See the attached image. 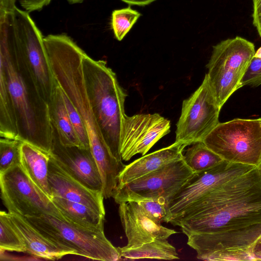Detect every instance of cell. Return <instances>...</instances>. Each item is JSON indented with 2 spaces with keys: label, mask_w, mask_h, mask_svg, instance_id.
Wrapping results in <instances>:
<instances>
[{
  "label": "cell",
  "mask_w": 261,
  "mask_h": 261,
  "mask_svg": "<svg viewBox=\"0 0 261 261\" xmlns=\"http://www.w3.org/2000/svg\"><path fill=\"white\" fill-rule=\"evenodd\" d=\"M48 176L51 197L57 196L80 203L105 215L102 192L88 188L75 179L50 154Z\"/></svg>",
  "instance_id": "5bb4252c"
},
{
  "label": "cell",
  "mask_w": 261,
  "mask_h": 261,
  "mask_svg": "<svg viewBox=\"0 0 261 261\" xmlns=\"http://www.w3.org/2000/svg\"><path fill=\"white\" fill-rule=\"evenodd\" d=\"M53 127V142L50 155L69 174L92 190L101 191L100 174L91 149L65 146Z\"/></svg>",
  "instance_id": "7c38bea8"
},
{
  "label": "cell",
  "mask_w": 261,
  "mask_h": 261,
  "mask_svg": "<svg viewBox=\"0 0 261 261\" xmlns=\"http://www.w3.org/2000/svg\"><path fill=\"white\" fill-rule=\"evenodd\" d=\"M22 141L2 138L0 139V173L20 164V150Z\"/></svg>",
  "instance_id": "d4e9b609"
},
{
  "label": "cell",
  "mask_w": 261,
  "mask_h": 261,
  "mask_svg": "<svg viewBox=\"0 0 261 261\" xmlns=\"http://www.w3.org/2000/svg\"><path fill=\"white\" fill-rule=\"evenodd\" d=\"M48 106L52 126L56 129L61 143L65 146L81 147L68 116L62 90L58 83Z\"/></svg>",
  "instance_id": "d6986e66"
},
{
  "label": "cell",
  "mask_w": 261,
  "mask_h": 261,
  "mask_svg": "<svg viewBox=\"0 0 261 261\" xmlns=\"http://www.w3.org/2000/svg\"><path fill=\"white\" fill-rule=\"evenodd\" d=\"M255 166L224 160L208 170L194 172L169 199L167 204V223L179 216L191 204L215 187Z\"/></svg>",
  "instance_id": "30bf717a"
},
{
  "label": "cell",
  "mask_w": 261,
  "mask_h": 261,
  "mask_svg": "<svg viewBox=\"0 0 261 261\" xmlns=\"http://www.w3.org/2000/svg\"><path fill=\"white\" fill-rule=\"evenodd\" d=\"M120 259L152 258L172 260L179 259L175 248L167 239H156L153 241L134 248L117 247Z\"/></svg>",
  "instance_id": "44dd1931"
},
{
  "label": "cell",
  "mask_w": 261,
  "mask_h": 261,
  "mask_svg": "<svg viewBox=\"0 0 261 261\" xmlns=\"http://www.w3.org/2000/svg\"><path fill=\"white\" fill-rule=\"evenodd\" d=\"M254 253L257 260H261V244H258L256 246Z\"/></svg>",
  "instance_id": "d6a6232c"
},
{
  "label": "cell",
  "mask_w": 261,
  "mask_h": 261,
  "mask_svg": "<svg viewBox=\"0 0 261 261\" xmlns=\"http://www.w3.org/2000/svg\"><path fill=\"white\" fill-rule=\"evenodd\" d=\"M82 69L87 95L103 138L112 154L122 161L120 139L127 94L107 62L86 53Z\"/></svg>",
  "instance_id": "3957f363"
},
{
  "label": "cell",
  "mask_w": 261,
  "mask_h": 261,
  "mask_svg": "<svg viewBox=\"0 0 261 261\" xmlns=\"http://www.w3.org/2000/svg\"><path fill=\"white\" fill-rule=\"evenodd\" d=\"M186 164L194 172L208 170L224 160L209 149L203 142L193 144L183 154Z\"/></svg>",
  "instance_id": "7402d4cb"
},
{
  "label": "cell",
  "mask_w": 261,
  "mask_h": 261,
  "mask_svg": "<svg viewBox=\"0 0 261 261\" xmlns=\"http://www.w3.org/2000/svg\"><path fill=\"white\" fill-rule=\"evenodd\" d=\"M137 202L144 212L155 221L160 223L168 222L167 201L165 199L160 198Z\"/></svg>",
  "instance_id": "4316f807"
},
{
  "label": "cell",
  "mask_w": 261,
  "mask_h": 261,
  "mask_svg": "<svg viewBox=\"0 0 261 261\" xmlns=\"http://www.w3.org/2000/svg\"><path fill=\"white\" fill-rule=\"evenodd\" d=\"M141 14L138 11L127 7L113 11L111 26L115 38L121 41L129 31Z\"/></svg>",
  "instance_id": "cb8c5ba5"
},
{
  "label": "cell",
  "mask_w": 261,
  "mask_h": 261,
  "mask_svg": "<svg viewBox=\"0 0 261 261\" xmlns=\"http://www.w3.org/2000/svg\"><path fill=\"white\" fill-rule=\"evenodd\" d=\"M62 92L68 116L80 141L81 148L90 149V146L89 136L82 118L69 98L62 90Z\"/></svg>",
  "instance_id": "484cf974"
},
{
  "label": "cell",
  "mask_w": 261,
  "mask_h": 261,
  "mask_svg": "<svg viewBox=\"0 0 261 261\" xmlns=\"http://www.w3.org/2000/svg\"><path fill=\"white\" fill-rule=\"evenodd\" d=\"M187 236L225 232L261 223V171L255 166L215 187L170 222Z\"/></svg>",
  "instance_id": "6da1fadb"
},
{
  "label": "cell",
  "mask_w": 261,
  "mask_h": 261,
  "mask_svg": "<svg viewBox=\"0 0 261 261\" xmlns=\"http://www.w3.org/2000/svg\"><path fill=\"white\" fill-rule=\"evenodd\" d=\"M1 251L25 252V247L21 239L10 222L8 213L0 212Z\"/></svg>",
  "instance_id": "603a6c76"
},
{
  "label": "cell",
  "mask_w": 261,
  "mask_h": 261,
  "mask_svg": "<svg viewBox=\"0 0 261 261\" xmlns=\"http://www.w3.org/2000/svg\"><path fill=\"white\" fill-rule=\"evenodd\" d=\"M51 0H17L28 12L41 10L48 5Z\"/></svg>",
  "instance_id": "f1b7e54d"
},
{
  "label": "cell",
  "mask_w": 261,
  "mask_h": 261,
  "mask_svg": "<svg viewBox=\"0 0 261 261\" xmlns=\"http://www.w3.org/2000/svg\"><path fill=\"white\" fill-rule=\"evenodd\" d=\"M261 85V59L253 57L241 82V87L249 86L256 87Z\"/></svg>",
  "instance_id": "83f0119b"
},
{
  "label": "cell",
  "mask_w": 261,
  "mask_h": 261,
  "mask_svg": "<svg viewBox=\"0 0 261 261\" xmlns=\"http://www.w3.org/2000/svg\"><path fill=\"white\" fill-rule=\"evenodd\" d=\"M0 75L13 102L18 140L50 153L53 127L48 103L41 95L20 55L13 13L0 15Z\"/></svg>",
  "instance_id": "7a4b0ae2"
},
{
  "label": "cell",
  "mask_w": 261,
  "mask_h": 261,
  "mask_svg": "<svg viewBox=\"0 0 261 261\" xmlns=\"http://www.w3.org/2000/svg\"><path fill=\"white\" fill-rule=\"evenodd\" d=\"M186 146L174 142L167 147L156 150L126 165L118 177L117 186L127 184L169 163L183 158Z\"/></svg>",
  "instance_id": "e0dca14e"
},
{
  "label": "cell",
  "mask_w": 261,
  "mask_h": 261,
  "mask_svg": "<svg viewBox=\"0 0 261 261\" xmlns=\"http://www.w3.org/2000/svg\"><path fill=\"white\" fill-rule=\"evenodd\" d=\"M255 53L254 45L241 37L223 40L213 47L206 68L243 76Z\"/></svg>",
  "instance_id": "9a60e30c"
},
{
  "label": "cell",
  "mask_w": 261,
  "mask_h": 261,
  "mask_svg": "<svg viewBox=\"0 0 261 261\" xmlns=\"http://www.w3.org/2000/svg\"><path fill=\"white\" fill-rule=\"evenodd\" d=\"M202 142L224 161L258 166L261 157L260 118L219 122Z\"/></svg>",
  "instance_id": "5b68a950"
},
{
  "label": "cell",
  "mask_w": 261,
  "mask_h": 261,
  "mask_svg": "<svg viewBox=\"0 0 261 261\" xmlns=\"http://www.w3.org/2000/svg\"><path fill=\"white\" fill-rule=\"evenodd\" d=\"M194 173L183 158L127 184L117 186L112 197L120 204L129 201L169 199Z\"/></svg>",
  "instance_id": "52a82bcc"
},
{
  "label": "cell",
  "mask_w": 261,
  "mask_h": 261,
  "mask_svg": "<svg viewBox=\"0 0 261 261\" xmlns=\"http://www.w3.org/2000/svg\"><path fill=\"white\" fill-rule=\"evenodd\" d=\"M170 121L159 114L125 115L120 139L122 160L127 161L136 154L142 155L170 132Z\"/></svg>",
  "instance_id": "8fae6325"
},
{
  "label": "cell",
  "mask_w": 261,
  "mask_h": 261,
  "mask_svg": "<svg viewBox=\"0 0 261 261\" xmlns=\"http://www.w3.org/2000/svg\"><path fill=\"white\" fill-rule=\"evenodd\" d=\"M220 110L206 74L201 85L182 101L176 124L175 142L187 147L202 142L219 123Z\"/></svg>",
  "instance_id": "ba28073f"
},
{
  "label": "cell",
  "mask_w": 261,
  "mask_h": 261,
  "mask_svg": "<svg viewBox=\"0 0 261 261\" xmlns=\"http://www.w3.org/2000/svg\"><path fill=\"white\" fill-rule=\"evenodd\" d=\"M13 17L20 55L41 95L48 103L57 82L48 59L44 37L27 11L16 7Z\"/></svg>",
  "instance_id": "8992f818"
},
{
  "label": "cell",
  "mask_w": 261,
  "mask_h": 261,
  "mask_svg": "<svg viewBox=\"0 0 261 261\" xmlns=\"http://www.w3.org/2000/svg\"><path fill=\"white\" fill-rule=\"evenodd\" d=\"M51 200L64 220L95 230L104 229L105 215L84 204L53 196Z\"/></svg>",
  "instance_id": "ffe728a7"
},
{
  "label": "cell",
  "mask_w": 261,
  "mask_h": 261,
  "mask_svg": "<svg viewBox=\"0 0 261 261\" xmlns=\"http://www.w3.org/2000/svg\"><path fill=\"white\" fill-rule=\"evenodd\" d=\"M70 4H74L82 3L84 0H67Z\"/></svg>",
  "instance_id": "e575fe53"
},
{
  "label": "cell",
  "mask_w": 261,
  "mask_h": 261,
  "mask_svg": "<svg viewBox=\"0 0 261 261\" xmlns=\"http://www.w3.org/2000/svg\"><path fill=\"white\" fill-rule=\"evenodd\" d=\"M253 23L261 37V0H253Z\"/></svg>",
  "instance_id": "f546056e"
},
{
  "label": "cell",
  "mask_w": 261,
  "mask_h": 261,
  "mask_svg": "<svg viewBox=\"0 0 261 261\" xmlns=\"http://www.w3.org/2000/svg\"><path fill=\"white\" fill-rule=\"evenodd\" d=\"M118 213L126 235L127 248L140 246L156 239H167L177 233L147 215L136 201L119 204Z\"/></svg>",
  "instance_id": "4fadbf2b"
},
{
  "label": "cell",
  "mask_w": 261,
  "mask_h": 261,
  "mask_svg": "<svg viewBox=\"0 0 261 261\" xmlns=\"http://www.w3.org/2000/svg\"><path fill=\"white\" fill-rule=\"evenodd\" d=\"M17 0H0V13L13 12Z\"/></svg>",
  "instance_id": "4dcf8cb0"
},
{
  "label": "cell",
  "mask_w": 261,
  "mask_h": 261,
  "mask_svg": "<svg viewBox=\"0 0 261 261\" xmlns=\"http://www.w3.org/2000/svg\"><path fill=\"white\" fill-rule=\"evenodd\" d=\"M27 218L47 238L76 251L77 255L93 260H120L117 248L107 238L104 229L86 228L47 214Z\"/></svg>",
  "instance_id": "277c9868"
},
{
  "label": "cell",
  "mask_w": 261,
  "mask_h": 261,
  "mask_svg": "<svg viewBox=\"0 0 261 261\" xmlns=\"http://www.w3.org/2000/svg\"><path fill=\"white\" fill-rule=\"evenodd\" d=\"M1 198L9 213L25 217L47 214L64 220L51 200L17 165L0 173Z\"/></svg>",
  "instance_id": "9c48e42d"
},
{
  "label": "cell",
  "mask_w": 261,
  "mask_h": 261,
  "mask_svg": "<svg viewBox=\"0 0 261 261\" xmlns=\"http://www.w3.org/2000/svg\"><path fill=\"white\" fill-rule=\"evenodd\" d=\"M130 5L145 6L155 0H121Z\"/></svg>",
  "instance_id": "1f68e13d"
},
{
  "label": "cell",
  "mask_w": 261,
  "mask_h": 261,
  "mask_svg": "<svg viewBox=\"0 0 261 261\" xmlns=\"http://www.w3.org/2000/svg\"><path fill=\"white\" fill-rule=\"evenodd\" d=\"M254 57L261 59V47H260L256 51H255Z\"/></svg>",
  "instance_id": "836d02e7"
},
{
  "label": "cell",
  "mask_w": 261,
  "mask_h": 261,
  "mask_svg": "<svg viewBox=\"0 0 261 261\" xmlns=\"http://www.w3.org/2000/svg\"><path fill=\"white\" fill-rule=\"evenodd\" d=\"M50 153L23 142L20 150V166L31 180L51 199L48 183Z\"/></svg>",
  "instance_id": "ac0fdd59"
},
{
  "label": "cell",
  "mask_w": 261,
  "mask_h": 261,
  "mask_svg": "<svg viewBox=\"0 0 261 261\" xmlns=\"http://www.w3.org/2000/svg\"><path fill=\"white\" fill-rule=\"evenodd\" d=\"M258 244H261V235L260 236V237H259V238L258 239V242H257V245Z\"/></svg>",
  "instance_id": "d590c367"
},
{
  "label": "cell",
  "mask_w": 261,
  "mask_h": 261,
  "mask_svg": "<svg viewBox=\"0 0 261 261\" xmlns=\"http://www.w3.org/2000/svg\"><path fill=\"white\" fill-rule=\"evenodd\" d=\"M11 226L23 242L29 254L47 260H57L76 251L47 238L28 220L26 217L8 212Z\"/></svg>",
  "instance_id": "2e32d148"
}]
</instances>
